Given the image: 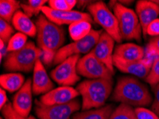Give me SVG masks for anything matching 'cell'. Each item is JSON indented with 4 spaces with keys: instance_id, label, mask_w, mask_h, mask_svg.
<instances>
[{
    "instance_id": "6da1fadb",
    "label": "cell",
    "mask_w": 159,
    "mask_h": 119,
    "mask_svg": "<svg viewBox=\"0 0 159 119\" xmlns=\"http://www.w3.org/2000/svg\"><path fill=\"white\" fill-rule=\"evenodd\" d=\"M37 27V44L43 52V62L49 65L65 41L64 31L59 26L52 22L44 14H40L36 22Z\"/></svg>"
},
{
    "instance_id": "7a4b0ae2",
    "label": "cell",
    "mask_w": 159,
    "mask_h": 119,
    "mask_svg": "<svg viewBox=\"0 0 159 119\" xmlns=\"http://www.w3.org/2000/svg\"><path fill=\"white\" fill-rule=\"evenodd\" d=\"M111 98L136 108L148 106L152 102L148 87L133 77H122L118 80Z\"/></svg>"
},
{
    "instance_id": "3957f363",
    "label": "cell",
    "mask_w": 159,
    "mask_h": 119,
    "mask_svg": "<svg viewBox=\"0 0 159 119\" xmlns=\"http://www.w3.org/2000/svg\"><path fill=\"white\" fill-rule=\"evenodd\" d=\"M112 89L113 79H88L81 82L76 90L82 97V111L103 107Z\"/></svg>"
},
{
    "instance_id": "277c9868",
    "label": "cell",
    "mask_w": 159,
    "mask_h": 119,
    "mask_svg": "<svg viewBox=\"0 0 159 119\" xmlns=\"http://www.w3.org/2000/svg\"><path fill=\"white\" fill-rule=\"evenodd\" d=\"M42 56V51L34 43L28 42L22 48L7 54L4 67L10 71L30 72L34 71L36 62Z\"/></svg>"
},
{
    "instance_id": "5b68a950",
    "label": "cell",
    "mask_w": 159,
    "mask_h": 119,
    "mask_svg": "<svg viewBox=\"0 0 159 119\" xmlns=\"http://www.w3.org/2000/svg\"><path fill=\"white\" fill-rule=\"evenodd\" d=\"M113 10L119 22L120 32L123 39H135L139 42L143 31L136 12L119 2L115 3L113 7Z\"/></svg>"
},
{
    "instance_id": "8992f818",
    "label": "cell",
    "mask_w": 159,
    "mask_h": 119,
    "mask_svg": "<svg viewBox=\"0 0 159 119\" xmlns=\"http://www.w3.org/2000/svg\"><path fill=\"white\" fill-rule=\"evenodd\" d=\"M89 11L93 20L99 24L108 35L114 39L115 42L121 43L123 39L120 32L119 22L116 16L111 11L103 2H98L91 4L89 7Z\"/></svg>"
},
{
    "instance_id": "52a82bcc",
    "label": "cell",
    "mask_w": 159,
    "mask_h": 119,
    "mask_svg": "<svg viewBox=\"0 0 159 119\" xmlns=\"http://www.w3.org/2000/svg\"><path fill=\"white\" fill-rule=\"evenodd\" d=\"M102 34V31L92 30L85 38L62 47L55 55L54 64H61L71 56L89 54L94 48Z\"/></svg>"
},
{
    "instance_id": "ba28073f",
    "label": "cell",
    "mask_w": 159,
    "mask_h": 119,
    "mask_svg": "<svg viewBox=\"0 0 159 119\" xmlns=\"http://www.w3.org/2000/svg\"><path fill=\"white\" fill-rule=\"evenodd\" d=\"M80 107V101L76 98L61 105H46L40 101H35V113L39 119H70Z\"/></svg>"
},
{
    "instance_id": "9c48e42d",
    "label": "cell",
    "mask_w": 159,
    "mask_h": 119,
    "mask_svg": "<svg viewBox=\"0 0 159 119\" xmlns=\"http://www.w3.org/2000/svg\"><path fill=\"white\" fill-rule=\"evenodd\" d=\"M80 55H74L67 58L53 69L51 77L54 81L61 86H71L80 80L77 72V64Z\"/></svg>"
},
{
    "instance_id": "30bf717a",
    "label": "cell",
    "mask_w": 159,
    "mask_h": 119,
    "mask_svg": "<svg viewBox=\"0 0 159 119\" xmlns=\"http://www.w3.org/2000/svg\"><path fill=\"white\" fill-rule=\"evenodd\" d=\"M77 72L89 79H112L114 74L91 52L79 59L77 64Z\"/></svg>"
},
{
    "instance_id": "8fae6325",
    "label": "cell",
    "mask_w": 159,
    "mask_h": 119,
    "mask_svg": "<svg viewBox=\"0 0 159 119\" xmlns=\"http://www.w3.org/2000/svg\"><path fill=\"white\" fill-rule=\"evenodd\" d=\"M42 14L47 18L58 26L64 24H71L79 21H87L93 22V18L91 14L78 11H57L49 7L44 6L42 9Z\"/></svg>"
},
{
    "instance_id": "7c38bea8",
    "label": "cell",
    "mask_w": 159,
    "mask_h": 119,
    "mask_svg": "<svg viewBox=\"0 0 159 119\" xmlns=\"http://www.w3.org/2000/svg\"><path fill=\"white\" fill-rule=\"evenodd\" d=\"M115 41L107 32H102L99 40L98 41L94 48L91 50V53L101 61L108 70L114 74V47Z\"/></svg>"
},
{
    "instance_id": "4fadbf2b",
    "label": "cell",
    "mask_w": 159,
    "mask_h": 119,
    "mask_svg": "<svg viewBox=\"0 0 159 119\" xmlns=\"http://www.w3.org/2000/svg\"><path fill=\"white\" fill-rule=\"evenodd\" d=\"M153 60L149 58L136 61V62H125L114 58V65L121 72L126 73L135 76L142 78L147 77L153 65Z\"/></svg>"
},
{
    "instance_id": "5bb4252c",
    "label": "cell",
    "mask_w": 159,
    "mask_h": 119,
    "mask_svg": "<svg viewBox=\"0 0 159 119\" xmlns=\"http://www.w3.org/2000/svg\"><path fill=\"white\" fill-rule=\"evenodd\" d=\"M32 82L27 79L23 86L14 95L12 106L19 115L28 117L32 107Z\"/></svg>"
},
{
    "instance_id": "9a60e30c",
    "label": "cell",
    "mask_w": 159,
    "mask_h": 119,
    "mask_svg": "<svg viewBox=\"0 0 159 119\" xmlns=\"http://www.w3.org/2000/svg\"><path fill=\"white\" fill-rule=\"evenodd\" d=\"M78 96L79 94L76 89L71 86H60L43 95L40 101L46 105H61L69 103Z\"/></svg>"
},
{
    "instance_id": "2e32d148",
    "label": "cell",
    "mask_w": 159,
    "mask_h": 119,
    "mask_svg": "<svg viewBox=\"0 0 159 119\" xmlns=\"http://www.w3.org/2000/svg\"><path fill=\"white\" fill-rule=\"evenodd\" d=\"M136 13L140 21L143 35L146 36L147 27L153 21L158 19L159 6L153 0H140L136 3Z\"/></svg>"
},
{
    "instance_id": "e0dca14e",
    "label": "cell",
    "mask_w": 159,
    "mask_h": 119,
    "mask_svg": "<svg viewBox=\"0 0 159 119\" xmlns=\"http://www.w3.org/2000/svg\"><path fill=\"white\" fill-rule=\"evenodd\" d=\"M54 88V84L50 79L41 59L36 62L32 81V91L35 95L46 94Z\"/></svg>"
},
{
    "instance_id": "ac0fdd59",
    "label": "cell",
    "mask_w": 159,
    "mask_h": 119,
    "mask_svg": "<svg viewBox=\"0 0 159 119\" xmlns=\"http://www.w3.org/2000/svg\"><path fill=\"white\" fill-rule=\"evenodd\" d=\"M144 48L133 43H123L117 46L114 52V58L125 62H136L144 59Z\"/></svg>"
},
{
    "instance_id": "d6986e66",
    "label": "cell",
    "mask_w": 159,
    "mask_h": 119,
    "mask_svg": "<svg viewBox=\"0 0 159 119\" xmlns=\"http://www.w3.org/2000/svg\"><path fill=\"white\" fill-rule=\"evenodd\" d=\"M14 27L20 33L34 37L37 34V25L33 23L31 19L21 11H18L14 14L12 19Z\"/></svg>"
},
{
    "instance_id": "ffe728a7",
    "label": "cell",
    "mask_w": 159,
    "mask_h": 119,
    "mask_svg": "<svg viewBox=\"0 0 159 119\" xmlns=\"http://www.w3.org/2000/svg\"><path fill=\"white\" fill-rule=\"evenodd\" d=\"M25 84V77L19 73H9L0 76V85L10 93L19 91Z\"/></svg>"
},
{
    "instance_id": "44dd1931",
    "label": "cell",
    "mask_w": 159,
    "mask_h": 119,
    "mask_svg": "<svg viewBox=\"0 0 159 119\" xmlns=\"http://www.w3.org/2000/svg\"><path fill=\"white\" fill-rule=\"evenodd\" d=\"M114 111V106L108 104L98 108L76 113L74 115L73 119H110Z\"/></svg>"
},
{
    "instance_id": "7402d4cb",
    "label": "cell",
    "mask_w": 159,
    "mask_h": 119,
    "mask_svg": "<svg viewBox=\"0 0 159 119\" xmlns=\"http://www.w3.org/2000/svg\"><path fill=\"white\" fill-rule=\"evenodd\" d=\"M91 29V23L87 21H79L69 25V34L74 42L82 39L89 34Z\"/></svg>"
},
{
    "instance_id": "603a6c76",
    "label": "cell",
    "mask_w": 159,
    "mask_h": 119,
    "mask_svg": "<svg viewBox=\"0 0 159 119\" xmlns=\"http://www.w3.org/2000/svg\"><path fill=\"white\" fill-rule=\"evenodd\" d=\"M21 3L16 0H1L0 1V16L7 22L12 21L14 14L18 11Z\"/></svg>"
},
{
    "instance_id": "cb8c5ba5",
    "label": "cell",
    "mask_w": 159,
    "mask_h": 119,
    "mask_svg": "<svg viewBox=\"0 0 159 119\" xmlns=\"http://www.w3.org/2000/svg\"><path fill=\"white\" fill-rule=\"evenodd\" d=\"M46 2H47L46 0H29L27 3L21 4V7L24 13L31 18L42 11V7Z\"/></svg>"
},
{
    "instance_id": "d4e9b609",
    "label": "cell",
    "mask_w": 159,
    "mask_h": 119,
    "mask_svg": "<svg viewBox=\"0 0 159 119\" xmlns=\"http://www.w3.org/2000/svg\"><path fill=\"white\" fill-rule=\"evenodd\" d=\"M110 119H137V118L133 107L121 103V105L114 109Z\"/></svg>"
},
{
    "instance_id": "484cf974",
    "label": "cell",
    "mask_w": 159,
    "mask_h": 119,
    "mask_svg": "<svg viewBox=\"0 0 159 119\" xmlns=\"http://www.w3.org/2000/svg\"><path fill=\"white\" fill-rule=\"evenodd\" d=\"M27 43V36L22 33H16L12 36L7 43L8 53L13 52L22 48Z\"/></svg>"
},
{
    "instance_id": "4316f807",
    "label": "cell",
    "mask_w": 159,
    "mask_h": 119,
    "mask_svg": "<svg viewBox=\"0 0 159 119\" xmlns=\"http://www.w3.org/2000/svg\"><path fill=\"white\" fill-rule=\"evenodd\" d=\"M146 81L152 86V88L159 83V57L153 59L152 67L146 78Z\"/></svg>"
},
{
    "instance_id": "83f0119b",
    "label": "cell",
    "mask_w": 159,
    "mask_h": 119,
    "mask_svg": "<svg viewBox=\"0 0 159 119\" xmlns=\"http://www.w3.org/2000/svg\"><path fill=\"white\" fill-rule=\"evenodd\" d=\"M2 113L5 119H36L33 116H29L28 117L22 116L14 110L12 103H7L3 108L1 109Z\"/></svg>"
},
{
    "instance_id": "f1b7e54d",
    "label": "cell",
    "mask_w": 159,
    "mask_h": 119,
    "mask_svg": "<svg viewBox=\"0 0 159 119\" xmlns=\"http://www.w3.org/2000/svg\"><path fill=\"white\" fill-rule=\"evenodd\" d=\"M14 29L9 22L4 19H0V39L5 43H8L10 39L12 37Z\"/></svg>"
},
{
    "instance_id": "f546056e",
    "label": "cell",
    "mask_w": 159,
    "mask_h": 119,
    "mask_svg": "<svg viewBox=\"0 0 159 119\" xmlns=\"http://www.w3.org/2000/svg\"><path fill=\"white\" fill-rule=\"evenodd\" d=\"M146 52L148 56L155 57H159V36L151 39L146 46Z\"/></svg>"
},
{
    "instance_id": "4dcf8cb0",
    "label": "cell",
    "mask_w": 159,
    "mask_h": 119,
    "mask_svg": "<svg viewBox=\"0 0 159 119\" xmlns=\"http://www.w3.org/2000/svg\"><path fill=\"white\" fill-rule=\"evenodd\" d=\"M134 113L137 119H159L158 116L153 111L143 107L135 108Z\"/></svg>"
},
{
    "instance_id": "1f68e13d",
    "label": "cell",
    "mask_w": 159,
    "mask_h": 119,
    "mask_svg": "<svg viewBox=\"0 0 159 119\" xmlns=\"http://www.w3.org/2000/svg\"><path fill=\"white\" fill-rule=\"evenodd\" d=\"M49 7L57 11H71L68 0H49Z\"/></svg>"
},
{
    "instance_id": "d6a6232c",
    "label": "cell",
    "mask_w": 159,
    "mask_h": 119,
    "mask_svg": "<svg viewBox=\"0 0 159 119\" xmlns=\"http://www.w3.org/2000/svg\"><path fill=\"white\" fill-rule=\"evenodd\" d=\"M154 92V100L151 106V111H153L159 117V83L153 87Z\"/></svg>"
},
{
    "instance_id": "836d02e7",
    "label": "cell",
    "mask_w": 159,
    "mask_h": 119,
    "mask_svg": "<svg viewBox=\"0 0 159 119\" xmlns=\"http://www.w3.org/2000/svg\"><path fill=\"white\" fill-rule=\"evenodd\" d=\"M147 35L151 36H159V19H156L149 24L146 30Z\"/></svg>"
},
{
    "instance_id": "e575fe53",
    "label": "cell",
    "mask_w": 159,
    "mask_h": 119,
    "mask_svg": "<svg viewBox=\"0 0 159 119\" xmlns=\"http://www.w3.org/2000/svg\"><path fill=\"white\" fill-rule=\"evenodd\" d=\"M7 53H8V51H7V43L0 39V60H1V62L4 57H7Z\"/></svg>"
},
{
    "instance_id": "d590c367",
    "label": "cell",
    "mask_w": 159,
    "mask_h": 119,
    "mask_svg": "<svg viewBox=\"0 0 159 119\" xmlns=\"http://www.w3.org/2000/svg\"><path fill=\"white\" fill-rule=\"evenodd\" d=\"M7 96L5 90L1 88L0 89V108L1 109L7 103Z\"/></svg>"
},
{
    "instance_id": "8d00e7d4",
    "label": "cell",
    "mask_w": 159,
    "mask_h": 119,
    "mask_svg": "<svg viewBox=\"0 0 159 119\" xmlns=\"http://www.w3.org/2000/svg\"><path fill=\"white\" fill-rule=\"evenodd\" d=\"M153 1L154 2H155L156 4H157L159 6V0H153Z\"/></svg>"
},
{
    "instance_id": "74e56055",
    "label": "cell",
    "mask_w": 159,
    "mask_h": 119,
    "mask_svg": "<svg viewBox=\"0 0 159 119\" xmlns=\"http://www.w3.org/2000/svg\"><path fill=\"white\" fill-rule=\"evenodd\" d=\"M0 119H3V118H0Z\"/></svg>"
}]
</instances>
